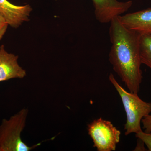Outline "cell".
Wrapping results in <instances>:
<instances>
[{"instance_id": "3", "label": "cell", "mask_w": 151, "mask_h": 151, "mask_svg": "<svg viewBox=\"0 0 151 151\" xmlns=\"http://www.w3.org/2000/svg\"><path fill=\"white\" fill-rule=\"evenodd\" d=\"M27 113V109H22L9 120H3L0 125V151H29L40 145L39 143L29 147L21 138Z\"/></svg>"}, {"instance_id": "5", "label": "cell", "mask_w": 151, "mask_h": 151, "mask_svg": "<svg viewBox=\"0 0 151 151\" xmlns=\"http://www.w3.org/2000/svg\"><path fill=\"white\" fill-rule=\"evenodd\" d=\"M95 18L100 23L111 22L116 17L122 15L132 5V1H120L118 0H92Z\"/></svg>"}, {"instance_id": "10", "label": "cell", "mask_w": 151, "mask_h": 151, "mask_svg": "<svg viewBox=\"0 0 151 151\" xmlns=\"http://www.w3.org/2000/svg\"><path fill=\"white\" fill-rule=\"evenodd\" d=\"M136 137L146 145L149 151H151V132L147 133L142 130L136 134Z\"/></svg>"}, {"instance_id": "4", "label": "cell", "mask_w": 151, "mask_h": 151, "mask_svg": "<svg viewBox=\"0 0 151 151\" xmlns=\"http://www.w3.org/2000/svg\"><path fill=\"white\" fill-rule=\"evenodd\" d=\"M87 130L93 146L97 151L116 150L120 141L121 132L112 122L102 118L95 119L88 124Z\"/></svg>"}, {"instance_id": "7", "label": "cell", "mask_w": 151, "mask_h": 151, "mask_svg": "<svg viewBox=\"0 0 151 151\" xmlns=\"http://www.w3.org/2000/svg\"><path fill=\"white\" fill-rule=\"evenodd\" d=\"M32 11L29 5L17 6L8 0H0V14L12 27L17 28L23 22L28 21Z\"/></svg>"}, {"instance_id": "9", "label": "cell", "mask_w": 151, "mask_h": 151, "mask_svg": "<svg viewBox=\"0 0 151 151\" xmlns=\"http://www.w3.org/2000/svg\"><path fill=\"white\" fill-rule=\"evenodd\" d=\"M140 54L142 64L151 69V35H141Z\"/></svg>"}, {"instance_id": "12", "label": "cell", "mask_w": 151, "mask_h": 151, "mask_svg": "<svg viewBox=\"0 0 151 151\" xmlns=\"http://www.w3.org/2000/svg\"><path fill=\"white\" fill-rule=\"evenodd\" d=\"M8 25V23L5 19L0 14V40L5 34Z\"/></svg>"}, {"instance_id": "2", "label": "cell", "mask_w": 151, "mask_h": 151, "mask_svg": "<svg viewBox=\"0 0 151 151\" xmlns=\"http://www.w3.org/2000/svg\"><path fill=\"white\" fill-rule=\"evenodd\" d=\"M109 80L119 93L127 115L124 125L126 136L142 131V119L151 113V103L145 102L138 96L137 93L128 92L116 80L113 73H110Z\"/></svg>"}, {"instance_id": "11", "label": "cell", "mask_w": 151, "mask_h": 151, "mask_svg": "<svg viewBox=\"0 0 151 151\" xmlns=\"http://www.w3.org/2000/svg\"><path fill=\"white\" fill-rule=\"evenodd\" d=\"M142 123L145 132L147 133L151 132V113L142 119Z\"/></svg>"}, {"instance_id": "6", "label": "cell", "mask_w": 151, "mask_h": 151, "mask_svg": "<svg viewBox=\"0 0 151 151\" xmlns=\"http://www.w3.org/2000/svg\"><path fill=\"white\" fill-rule=\"evenodd\" d=\"M124 26L140 35H151V8L119 16Z\"/></svg>"}, {"instance_id": "1", "label": "cell", "mask_w": 151, "mask_h": 151, "mask_svg": "<svg viewBox=\"0 0 151 151\" xmlns=\"http://www.w3.org/2000/svg\"><path fill=\"white\" fill-rule=\"evenodd\" d=\"M110 24L109 61L129 92L138 94L143 79L140 54L141 35L124 26L119 17L113 18Z\"/></svg>"}, {"instance_id": "8", "label": "cell", "mask_w": 151, "mask_h": 151, "mask_svg": "<svg viewBox=\"0 0 151 151\" xmlns=\"http://www.w3.org/2000/svg\"><path fill=\"white\" fill-rule=\"evenodd\" d=\"M17 56L6 51L4 46L0 47V82L14 78H23L26 72L19 65Z\"/></svg>"}]
</instances>
